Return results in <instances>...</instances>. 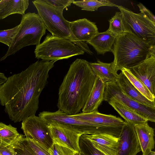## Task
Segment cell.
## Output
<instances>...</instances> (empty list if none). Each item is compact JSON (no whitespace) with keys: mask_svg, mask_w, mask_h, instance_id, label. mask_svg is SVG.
<instances>
[{"mask_svg":"<svg viewBox=\"0 0 155 155\" xmlns=\"http://www.w3.org/2000/svg\"><path fill=\"white\" fill-rule=\"evenodd\" d=\"M55 62L38 60L21 72L7 78L0 86V104L14 122L35 115L39 97Z\"/></svg>","mask_w":155,"mask_h":155,"instance_id":"6da1fadb","label":"cell"},{"mask_svg":"<svg viewBox=\"0 0 155 155\" xmlns=\"http://www.w3.org/2000/svg\"><path fill=\"white\" fill-rule=\"evenodd\" d=\"M96 78L89 62L82 59L75 60L59 87L58 109L69 115L79 113L90 96Z\"/></svg>","mask_w":155,"mask_h":155,"instance_id":"7a4b0ae2","label":"cell"},{"mask_svg":"<svg viewBox=\"0 0 155 155\" xmlns=\"http://www.w3.org/2000/svg\"><path fill=\"white\" fill-rule=\"evenodd\" d=\"M111 52L114 56L112 66L117 72L123 68L129 70L141 63L155 53V45L126 32L116 37Z\"/></svg>","mask_w":155,"mask_h":155,"instance_id":"3957f363","label":"cell"},{"mask_svg":"<svg viewBox=\"0 0 155 155\" xmlns=\"http://www.w3.org/2000/svg\"><path fill=\"white\" fill-rule=\"evenodd\" d=\"M32 3L46 29L52 35L69 40L84 52L90 55L93 54L87 43L79 41L72 34L70 28V21L66 20L63 16V10L55 8L44 0H34Z\"/></svg>","mask_w":155,"mask_h":155,"instance_id":"277c9868","label":"cell"},{"mask_svg":"<svg viewBox=\"0 0 155 155\" xmlns=\"http://www.w3.org/2000/svg\"><path fill=\"white\" fill-rule=\"evenodd\" d=\"M20 28L16 36L5 54L0 60L15 54L26 46L40 44L46 29L41 17L35 12H28L22 15Z\"/></svg>","mask_w":155,"mask_h":155,"instance_id":"5b68a950","label":"cell"},{"mask_svg":"<svg viewBox=\"0 0 155 155\" xmlns=\"http://www.w3.org/2000/svg\"><path fill=\"white\" fill-rule=\"evenodd\" d=\"M85 52L69 40L48 34L43 41L36 46V58L43 61H55L84 54Z\"/></svg>","mask_w":155,"mask_h":155,"instance_id":"8992f818","label":"cell"},{"mask_svg":"<svg viewBox=\"0 0 155 155\" xmlns=\"http://www.w3.org/2000/svg\"><path fill=\"white\" fill-rule=\"evenodd\" d=\"M39 117L48 124L57 123L72 128L83 134H110V130L107 127L101 126L82 120L71 116L61 110L53 112L43 111L39 113Z\"/></svg>","mask_w":155,"mask_h":155,"instance_id":"52a82bcc","label":"cell"},{"mask_svg":"<svg viewBox=\"0 0 155 155\" xmlns=\"http://www.w3.org/2000/svg\"><path fill=\"white\" fill-rule=\"evenodd\" d=\"M117 7L122 14L127 31L146 43L155 45V23L140 13H136L121 5Z\"/></svg>","mask_w":155,"mask_h":155,"instance_id":"ba28073f","label":"cell"},{"mask_svg":"<svg viewBox=\"0 0 155 155\" xmlns=\"http://www.w3.org/2000/svg\"><path fill=\"white\" fill-rule=\"evenodd\" d=\"M113 99L135 111L148 121L155 122V109L134 100L122 91L117 81L105 83L104 101Z\"/></svg>","mask_w":155,"mask_h":155,"instance_id":"9c48e42d","label":"cell"},{"mask_svg":"<svg viewBox=\"0 0 155 155\" xmlns=\"http://www.w3.org/2000/svg\"><path fill=\"white\" fill-rule=\"evenodd\" d=\"M21 128L25 137L35 140L48 150L52 146L48 124L39 117H29L22 121Z\"/></svg>","mask_w":155,"mask_h":155,"instance_id":"30bf717a","label":"cell"},{"mask_svg":"<svg viewBox=\"0 0 155 155\" xmlns=\"http://www.w3.org/2000/svg\"><path fill=\"white\" fill-rule=\"evenodd\" d=\"M48 127L53 143L80 152L79 141L82 133L57 123H50Z\"/></svg>","mask_w":155,"mask_h":155,"instance_id":"8fae6325","label":"cell"},{"mask_svg":"<svg viewBox=\"0 0 155 155\" xmlns=\"http://www.w3.org/2000/svg\"><path fill=\"white\" fill-rule=\"evenodd\" d=\"M118 138L116 155H136L141 151L133 125L125 122Z\"/></svg>","mask_w":155,"mask_h":155,"instance_id":"7c38bea8","label":"cell"},{"mask_svg":"<svg viewBox=\"0 0 155 155\" xmlns=\"http://www.w3.org/2000/svg\"><path fill=\"white\" fill-rule=\"evenodd\" d=\"M129 70L155 96V53H152L143 62Z\"/></svg>","mask_w":155,"mask_h":155,"instance_id":"4fadbf2b","label":"cell"},{"mask_svg":"<svg viewBox=\"0 0 155 155\" xmlns=\"http://www.w3.org/2000/svg\"><path fill=\"white\" fill-rule=\"evenodd\" d=\"M77 119L106 127H122L125 122L122 119L111 114L101 113L98 111L89 113H81L70 115Z\"/></svg>","mask_w":155,"mask_h":155,"instance_id":"5bb4252c","label":"cell"},{"mask_svg":"<svg viewBox=\"0 0 155 155\" xmlns=\"http://www.w3.org/2000/svg\"><path fill=\"white\" fill-rule=\"evenodd\" d=\"M69 25L72 34L81 42L87 43L98 32L95 23L86 18L70 22Z\"/></svg>","mask_w":155,"mask_h":155,"instance_id":"9a60e30c","label":"cell"},{"mask_svg":"<svg viewBox=\"0 0 155 155\" xmlns=\"http://www.w3.org/2000/svg\"><path fill=\"white\" fill-rule=\"evenodd\" d=\"M84 135L91 141L95 148L105 155H116L118 137L106 134Z\"/></svg>","mask_w":155,"mask_h":155,"instance_id":"2e32d148","label":"cell"},{"mask_svg":"<svg viewBox=\"0 0 155 155\" xmlns=\"http://www.w3.org/2000/svg\"><path fill=\"white\" fill-rule=\"evenodd\" d=\"M123 91L134 100L145 106L155 109V103L145 97L131 84L121 71L116 81Z\"/></svg>","mask_w":155,"mask_h":155,"instance_id":"e0dca14e","label":"cell"},{"mask_svg":"<svg viewBox=\"0 0 155 155\" xmlns=\"http://www.w3.org/2000/svg\"><path fill=\"white\" fill-rule=\"evenodd\" d=\"M105 83L96 77L90 96L84 107L82 113L98 111V108L104 101Z\"/></svg>","mask_w":155,"mask_h":155,"instance_id":"ac0fdd59","label":"cell"},{"mask_svg":"<svg viewBox=\"0 0 155 155\" xmlns=\"http://www.w3.org/2000/svg\"><path fill=\"white\" fill-rule=\"evenodd\" d=\"M134 126L142 153L147 150H152L155 144L154 129L147 122Z\"/></svg>","mask_w":155,"mask_h":155,"instance_id":"d6986e66","label":"cell"},{"mask_svg":"<svg viewBox=\"0 0 155 155\" xmlns=\"http://www.w3.org/2000/svg\"><path fill=\"white\" fill-rule=\"evenodd\" d=\"M116 38L106 31L98 32L87 43L93 47L97 54L104 55L107 52H111Z\"/></svg>","mask_w":155,"mask_h":155,"instance_id":"ffe728a7","label":"cell"},{"mask_svg":"<svg viewBox=\"0 0 155 155\" xmlns=\"http://www.w3.org/2000/svg\"><path fill=\"white\" fill-rule=\"evenodd\" d=\"M28 0H1L0 1V20L11 15H23L29 5Z\"/></svg>","mask_w":155,"mask_h":155,"instance_id":"44dd1931","label":"cell"},{"mask_svg":"<svg viewBox=\"0 0 155 155\" xmlns=\"http://www.w3.org/2000/svg\"><path fill=\"white\" fill-rule=\"evenodd\" d=\"M125 120V122L134 126L148 122L147 120L135 111L119 102L111 99L106 101Z\"/></svg>","mask_w":155,"mask_h":155,"instance_id":"7402d4cb","label":"cell"},{"mask_svg":"<svg viewBox=\"0 0 155 155\" xmlns=\"http://www.w3.org/2000/svg\"><path fill=\"white\" fill-rule=\"evenodd\" d=\"M89 64L95 75L103 82L117 80L118 74L113 70L111 63H104L97 60L96 62H89Z\"/></svg>","mask_w":155,"mask_h":155,"instance_id":"603a6c76","label":"cell"},{"mask_svg":"<svg viewBox=\"0 0 155 155\" xmlns=\"http://www.w3.org/2000/svg\"><path fill=\"white\" fill-rule=\"evenodd\" d=\"M23 135L19 134L16 128L10 124L6 125L0 122V142L6 146H10Z\"/></svg>","mask_w":155,"mask_h":155,"instance_id":"cb8c5ba5","label":"cell"},{"mask_svg":"<svg viewBox=\"0 0 155 155\" xmlns=\"http://www.w3.org/2000/svg\"><path fill=\"white\" fill-rule=\"evenodd\" d=\"M72 3L81 8V10L93 12L103 6L117 7V5L108 0H84L74 1Z\"/></svg>","mask_w":155,"mask_h":155,"instance_id":"d4e9b609","label":"cell"},{"mask_svg":"<svg viewBox=\"0 0 155 155\" xmlns=\"http://www.w3.org/2000/svg\"><path fill=\"white\" fill-rule=\"evenodd\" d=\"M109 26L107 30L113 36L117 37L123 33L128 32L125 27L123 16L120 12H116L109 20Z\"/></svg>","mask_w":155,"mask_h":155,"instance_id":"484cf974","label":"cell"},{"mask_svg":"<svg viewBox=\"0 0 155 155\" xmlns=\"http://www.w3.org/2000/svg\"><path fill=\"white\" fill-rule=\"evenodd\" d=\"M121 71L134 86L145 97L151 101L155 102V96L151 94L144 84L135 76L129 70L123 68Z\"/></svg>","mask_w":155,"mask_h":155,"instance_id":"4316f807","label":"cell"},{"mask_svg":"<svg viewBox=\"0 0 155 155\" xmlns=\"http://www.w3.org/2000/svg\"><path fill=\"white\" fill-rule=\"evenodd\" d=\"M79 145L80 152L84 155H105L95 148L91 141L84 134L80 138Z\"/></svg>","mask_w":155,"mask_h":155,"instance_id":"83f0119b","label":"cell"},{"mask_svg":"<svg viewBox=\"0 0 155 155\" xmlns=\"http://www.w3.org/2000/svg\"><path fill=\"white\" fill-rule=\"evenodd\" d=\"M20 25L9 29L0 31V42L9 47L20 28Z\"/></svg>","mask_w":155,"mask_h":155,"instance_id":"f1b7e54d","label":"cell"},{"mask_svg":"<svg viewBox=\"0 0 155 155\" xmlns=\"http://www.w3.org/2000/svg\"><path fill=\"white\" fill-rule=\"evenodd\" d=\"M23 135L11 145L15 155H35L23 139Z\"/></svg>","mask_w":155,"mask_h":155,"instance_id":"f546056e","label":"cell"},{"mask_svg":"<svg viewBox=\"0 0 155 155\" xmlns=\"http://www.w3.org/2000/svg\"><path fill=\"white\" fill-rule=\"evenodd\" d=\"M23 138L35 155H51L48 150L35 140L24 137Z\"/></svg>","mask_w":155,"mask_h":155,"instance_id":"4dcf8cb0","label":"cell"},{"mask_svg":"<svg viewBox=\"0 0 155 155\" xmlns=\"http://www.w3.org/2000/svg\"><path fill=\"white\" fill-rule=\"evenodd\" d=\"M49 151L51 155H75L78 153L69 148L54 143Z\"/></svg>","mask_w":155,"mask_h":155,"instance_id":"1f68e13d","label":"cell"},{"mask_svg":"<svg viewBox=\"0 0 155 155\" xmlns=\"http://www.w3.org/2000/svg\"><path fill=\"white\" fill-rule=\"evenodd\" d=\"M44 1L56 8L62 10L65 8L68 10V8L71 6L74 2L73 0H44Z\"/></svg>","mask_w":155,"mask_h":155,"instance_id":"d6a6232c","label":"cell"},{"mask_svg":"<svg viewBox=\"0 0 155 155\" xmlns=\"http://www.w3.org/2000/svg\"><path fill=\"white\" fill-rule=\"evenodd\" d=\"M140 13L154 23H155V17L150 11L145 7L142 3L137 5Z\"/></svg>","mask_w":155,"mask_h":155,"instance_id":"836d02e7","label":"cell"},{"mask_svg":"<svg viewBox=\"0 0 155 155\" xmlns=\"http://www.w3.org/2000/svg\"><path fill=\"white\" fill-rule=\"evenodd\" d=\"M0 155H15L11 145L6 146L0 142Z\"/></svg>","mask_w":155,"mask_h":155,"instance_id":"e575fe53","label":"cell"},{"mask_svg":"<svg viewBox=\"0 0 155 155\" xmlns=\"http://www.w3.org/2000/svg\"><path fill=\"white\" fill-rule=\"evenodd\" d=\"M7 79L5 74L0 72V86L6 81Z\"/></svg>","mask_w":155,"mask_h":155,"instance_id":"d590c367","label":"cell"},{"mask_svg":"<svg viewBox=\"0 0 155 155\" xmlns=\"http://www.w3.org/2000/svg\"><path fill=\"white\" fill-rule=\"evenodd\" d=\"M142 155H155V152L149 150H147L143 153Z\"/></svg>","mask_w":155,"mask_h":155,"instance_id":"8d00e7d4","label":"cell"},{"mask_svg":"<svg viewBox=\"0 0 155 155\" xmlns=\"http://www.w3.org/2000/svg\"><path fill=\"white\" fill-rule=\"evenodd\" d=\"M78 154H79V155H84V154H83V153H82L81 152H79L78 153Z\"/></svg>","mask_w":155,"mask_h":155,"instance_id":"74e56055","label":"cell"},{"mask_svg":"<svg viewBox=\"0 0 155 155\" xmlns=\"http://www.w3.org/2000/svg\"><path fill=\"white\" fill-rule=\"evenodd\" d=\"M78 153H77L76 154H75V155H79Z\"/></svg>","mask_w":155,"mask_h":155,"instance_id":"f35d334b","label":"cell"}]
</instances>
